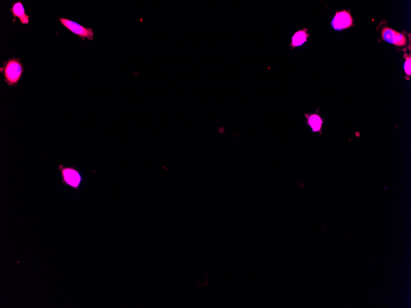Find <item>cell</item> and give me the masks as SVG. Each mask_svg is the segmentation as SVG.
Returning a JSON list of instances; mask_svg holds the SVG:
<instances>
[{"instance_id": "6da1fadb", "label": "cell", "mask_w": 411, "mask_h": 308, "mask_svg": "<svg viewBox=\"0 0 411 308\" xmlns=\"http://www.w3.org/2000/svg\"><path fill=\"white\" fill-rule=\"evenodd\" d=\"M0 71L4 76L5 82L10 86H18L24 72V67L19 58H12L4 62Z\"/></svg>"}, {"instance_id": "7a4b0ae2", "label": "cell", "mask_w": 411, "mask_h": 308, "mask_svg": "<svg viewBox=\"0 0 411 308\" xmlns=\"http://www.w3.org/2000/svg\"><path fill=\"white\" fill-rule=\"evenodd\" d=\"M61 172L62 182L64 185L79 190L83 181L81 172L74 167H65L60 165L59 167Z\"/></svg>"}, {"instance_id": "3957f363", "label": "cell", "mask_w": 411, "mask_h": 308, "mask_svg": "<svg viewBox=\"0 0 411 308\" xmlns=\"http://www.w3.org/2000/svg\"><path fill=\"white\" fill-rule=\"evenodd\" d=\"M59 22L62 26L69 30L72 33L77 35L83 40L88 39L89 40H94V32L91 28H86L79 24L75 23V21L62 18H59Z\"/></svg>"}, {"instance_id": "277c9868", "label": "cell", "mask_w": 411, "mask_h": 308, "mask_svg": "<svg viewBox=\"0 0 411 308\" xmlns=\"http://www.w3.org/2000/svg\"><path fill=\"white\" fill-rule=\"evenodd\" d=\"M382 38L385 42L397 47H404L407 43L406 38L403 34H400L390 28H383Z\"/></svg>"}, {"instance_id": "5b68a950", "label": "cell", "mask_w": 411, "mask_h": 308, "mask_svg": "<svg viewBox=\"0 0 411 308\" xmlns=\"http://www.w3.org/2000/svg\"><path fill=\"white\" fill-rule=\"evenodd\" d=\"M353 24V19L349 13L343 11L337 13L332 21V26L336 31L350 28Z\"/></svg>"}, {"instance_id": "8992f818", "label": "cell", "mask_w": 411, "mask_h": 308, "mask_svg": "<svg viewBox=\"0 0 411 308\" xmlns=\"http://www.w3.org/2000/svg\"><path fill=\"white\" fill-rule=\"evenodd\" d=\"M10 12L12 13L13 17L19 18L21 23L23 25L29 24L30 16L26 14L25 8L21 1L13 4Z\"/></svg>"}, {"instance_id": "52a82bcc", "label": "cell", "mask_w": 411, "mask_h": 308, "mask_svg": "<svg viewBox=\"0 0 411 308\" xmlns=\"http://www.w3.org/2000/svg\"><path fill=\"white\" fill-rule=\"evenodd\" d=\"M308 37H309V35L307 33V29H305L297 31L293 35L291 45L293 48L301 47L307 41Z\"/></svg>"}, {"instance_id": "ba28073f", "label": "cell", "mask_w": 411, "mask_h": 308, "mask_svg": "<svg viewBox=\"0 0 411 308\" xmlns=\"http://www.w3.org/2000/svg\"><path fill=\"white\" fill-rule=\"evenodd\" d=\"M308 125L312 129L313 132H319L321 130L323 121L320 116L316 114L306 115Z\"/></svg>"}, {"instance_id": "9c48e42d", "label": "cell", "mask_w": 411, "mask_h": 308, "mask_svg": "<svg viewBox=\"0 0 411 308\" xmlns=\"http://www.w3.org/2000/svg\"><path fill=\"white\" fill-rule=\"evenodd\" d=\"M410 64L411 58L410 56L409 55V56L407 57L406 61H405L404 65V69L405 70V74L409 76H410L411 75Z\"/></svg>"}]
</instances>
